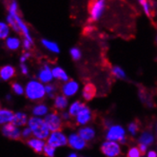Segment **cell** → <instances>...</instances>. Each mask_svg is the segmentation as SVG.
I'll use <instances>...</instances> for the list:
<instances>
[{
	"label": "cell",
	"mask_w": 157,
	"mask_h": 157,
	"mask_svg": "<svg viewBox=\"0 0 157 157\" xmlns=\"http://www.w3.org/2000/svg\"><path fill=\"white\" fill-rule=\"evenodd\" d=\"M28 124H29V128H31L33 134L36 138L44 140L49 137L50 130L43 119L39 117H32L29 119Z\"/></svg>",
	"instance_id": "1"
},
{
	"label": "cell",
	"mask_w": 157,
	"mask_h": 157,
	"mask_svg": "<svg viewBox=\"0 0 157 157\" xmlns=\"http://www.w3.org/2000/svg\"><path fill=\"white\" fill-rule=\"evenodd\" d=\"M25 92L27 97L32 101H39L44 98L46 94L45 87L39 81L32 80L27 84Z\"/></svg>",
	"instance_id": "2"
},
{
	"label": "cell",
	"mask_w": 157,
	"mask_h": 157,
	"mask_svg": "<svg viewBox=\"0 0 157 157\" xmlns=\"http://www.w3.org/2000/svg\"><path fill=\"white\" fill-rule=\"evenodd\" d=\"M107 141L121 142L125 143L126 141V132L124 128L120 125H113L108 128L106 132Z\"/></svg>",
	"instance_id": "3"
},
{
	"label": "cell",
	"mask_w": 157,
	"mask_h": 157,
	"mask_svg": "<svg viewBox=\"0 0 157 157\" xmlns=\"http://www.w3.org/2000/svg\"><path fill=\"white\" fill-rule=\"evenodd\" d=\"M105 4L106 3L103 0H96V1L90 2L88 10L90 21H97L101 17L105 10Z\"/></svg>",
	"instance_id": "4"
},
{
	"label": "cell",
	"mask_w": 157,
	"mask_h": 157,
	"mask_svg": "<svg viewBox=\"0 0 157 157\" xmlns=\"http://www.w3.org/2000/svg\"><path fill=\"white\" fill-rule=\"evenodd\" d=\"M101 151L107 157H118L121 154V147L117 142L106 141L101 145Z\"/></svg>",
	"instance_id": "5"
},
{
	"label": "cell",
	"mask_w": 157,
	"mask_h": 157,
	"mask_svg": "<svg viewBox=\"0 0 157 157\" xmlns=\"http://www.w3.org/2000/svg\"><path fill=\"white\" fill-rule=\"evenodd\" d=\"M45 123L47 124L49 130L52 132H60L62 128V118L58 115L56 112L49 113L45 117Z\"/></svg>",
	"instance_id": "6"
},
{
	"label": "cell",
	"mask_w": 157,
	"mask_h": 157,
	"mask_svg": "<svg viewBox=\"0 0 157 157\" xmlns=\"http://www.w3.org/2000/svg\"><path fill=\"white\" fill-rule=\"evenodd\" d=\"M68 144V138L62 132H54L48 138V145L53 147H64Z\"/></svg>",
	"instance_id": "7"
},
{
	"label": "cell",
	"mask_w": 157,
	"mask_h": 157,
	"mask_svg": "<svg viewBox=\"0 0 157 157\" xmlns=\"http://www.w3.org/2000/svg\"><path fill=\"white\" fill-rule=\"evenodd\" d=\"M2 133L5 136L13 140H19L20 137L22 136V132L19 131V128L16 126H14L13 123L4 125V127L2 128Z\"/></svg>",
	"instance_id": "8"
},
{
	"label": "cell",
	"mask_w": 157,
	"mask_h": 157,
	"mask_svg": "<svg viewBox=\"0 0 157 157\" xmlns=\"http://www.w3.org/2000/svg\"><path fill=\"white\" fill-rule=\"evenodd\" d=\"M68 144L70 145L71 149L76 151L84 150L87 146V142L83 140L78 133H71L68 138Z\"/></svg>",
	"instance_id": "9"
},
{
	"label": "cell",
	"mask_w": 157,
	"mask_h": 157,
	"mask_svg": "<svg viewBox=\"0 0 157 157\" xmlns=\"http://www.w3.org/2000/svg\"><path fill=\"white\" fill-rule=\"evenodd\" d=\"M92 117V113H91V110L90 109L89 107L84 106L82 108V109L78 113V114L75 117L76 120V123L80 126H84L87 125Z\"/></svg>",
	"instance_id": "10"
},
{
	"label": "cell",
	"mask_w": 157,
	"mask_h": 157,
	"mask_svg": "<svg viewBox=\"0 0 157 157\" xmlns=\"http://www.w3.org/2000/svg\"><path fill=\"white\" fill-rule=\"evenodd\" d=\"M78 90H79V85H78V83L75 80L68 81L62 86V92L66 97L67 96L70 97V96L76 94Z\"/></svg>",
	"instance_id": "11"
},
{
	"label": "cell",
	"mask_w": 157,
	"mask_h": 157,
	"mask_svg": "<svg viewBox=\"0 0 157 157\" xmlns=\"http://www.w3.org/2000/svg\"><path fill=\"white\" fill-rule=\"evenodd\" d=\"M78 134L83 140H85L87 142L92 140L95 137V131L92 127L88 126V127L81 128L78 132Z\"/></svg>",
	"instance_id": "12"
},
{
	"label": "cell",
	"mask_w": 157,
	"mask_h": 157,
	"mask_svg": "<svg viewBox=\"0 0 157 157\" xmlns=\"http://www.w3.org/2000/svg\"><path fill=\"white\" fill-rule=\"evenodd\" d=\"M96 94V87L92 83H88L84 86V89L82 90V95L86 101H90L92 98H94Z\"/></svg>",
	"instance_id": "13"
},
{
	"label": "cell",
	"mask_w": 157,
	"mask_h": 157,
	"mask_svg": "<svg viewBox=\"0 0 157 157\" xmlns=\"http://www.w3.org/2000/svg\"><path fill=\"white\" fill-rule=\"evenodd\" d=\"M38 78L42 83H50L53 76H52V71L50 69V67L48 65H45L38 73Z\"/></svg>",
	"instance_id": "14"
},
{
	"label": "cell",
	"mask_w": 157,
	"mask_h": 157,
	"mask_svg": "<svg viewBox=\"0 0 157 157\" xmlns=\"http://www.w3.org/2000/svg\"><path fill=\"white\" fill-rule=\"evenodd\" d=\"M28 145L37 153H41L42 151H44V147L46 146L44 141L38 139V138H31V139L28 140Z\"/></svg>",
	"instance_id": "15"
},
{
	"label": "cell",
	"mask_w": 157,
	"mask_h": 157,
	"mask_svg": "<svg viewBox=\"0 0 157 157\" xmlns=\"http://www.w3.org/2000/svg\"><path fill=\"white\" fill-rule=\"evenodd\" d=\"M15 75V69L10 65L4 66L0 69V77L3 80H9Z\"/></svg>",
	"instance_id": "16"
},
{
	"label": "cell",
	"mask_w": 157,
	"mask_h": 157,
	"mask_svg": "<svg viewBox=\"0 0 157 157\" xmlns=\"http://www.w3.org/2000/svg\"><path fill=\"white\" fill-rule=\"evenodd\" d=\"M52 71L53 78L57 79V80H60V81H63V82H65V83L68 82L69 76L66 73V71H64L62 68H60V67H54L52 70Z\"/></svg>",
	"instance_id": "17"
},
{
	"label": "cell",
	"mask_w": 157,
	"mask_h": 157,
	"mask_svg": "<svg viewBox=\"0 0 157 157\" xmlns=\"http://www.w3.org/2000/svg\"><path fill=\"white\" fill-rule=\"evenodd\" d=\"M154 141V137H153V134L149 132V131H146V132H143L139 138H138V142L139 144H143V145H146V146H150L153 143Z\"/></svg>",
	"instance_id": "18"
},
{
	"label": "cell",
	"mask_w": 157,
	"mask_h": 157,
	"mask_svg": "<svg viewBox=\"0 0 157 157\" xmlns=\"http://www.w3.org/2000/svg\"><path fill=\"white\" fill-rule=\"evenodd\" d=\"M13 113L10 109H0V124H9L13 122Z\"/></svg>",
	"instance_id": "19"
},
{
	"label": "cell",
	"mask_w": 157,
	"mask_h": 157,
	"mask_svg": "<svg viewBox=\"0 0 157 157\" xmlns=\"http://www.w3.org/2000/svg\"><path fill=\"white\" fill-rule=\"evenodd\" d=\"M68 106V99L65 95H57L54 99V108L56 109H64Z\"/></svg>",
	"instance_id": "20"
},
{
	"label": "cell",
	"mask_w": 157,
	"mask_h": 157,
	"mask_svg": "<svg viewBox=\"0 0 157 157\" xmlns=\"http://www.w3.org/2000/svg\"><path fill=\"white\" fill-rule=\"evenodd\" d=\"M85 105L83 104L80 101H75V102H73L71 106H70V109H69V114L71 117H76V115L78 114V113L82 109V108L84 107Z\"/></svg>",
	"instance_id": "21"
},
{
	"label": "cell",
	"mask_w": 157,
	"mask_h": 157,
	"mask_svg": "<svg viewBox=\"0 0 157 157\" xmlns=\"http://www.w3.org/2000/svg\"><path fill=\"white\" fill-rule=\"evenodd\" d=\"M14 126H25L27 123V115L23 113H17L14 114L13 122Z\"/></svg>",
	"instance_id": "22"
},
{
	"label": "cell",
	"mask_w": 157,
	"mask_h": 157,
	"mask_svg": "<svg viewBox=\"0 0 157 157\" xmlns=\"http://www.w3.org/2000/svg\"><path fill=\"white\" fill-rule=\"evenodd\" d=\"M42 44L45 48H47L49 51L52 52H55V53H58L60 51H59V47L56 43H54L52 41H50V40H47V39H42Z\"/></svg>",
	"instance_id": "23"
},
{
	"label": "cell",
	"mask_w": 157,
	"mask_h": 157,
	"mask_svg": "<svg viewBox=\"0 0 157 157\" xmlns=\"http://www.w3.org/2000/svg\"><path fill=\"white\" fill-rule=\"evenodd\" d=\"M33 113L36 116H42V115H46L48 113V107L44 105V104H39L36 105L33 109Z\"/></svg>",
	"instance_id": "24"
},
{
	"label": "cell",
	"mask_w": 157,
	"mask_h": 157,
	"mask_svg": "<svg viewBox=\"0 0 157 157\" xmlns=\"http://www.w3.org/2000/svg\"><path fill=\"white\" fill-rule=\"evenodd\" d=\"M6 46L9 50L11 51H15L19 48L20 46V41L15 37H10L6 40Z\"/></svg>",
	"instance_id": "25"
},
{
	"label": "cell",
	"mask_w": 157,
	"mask_h": 157,
	"mask_svg": "<svg viewBox=\"0 0 157 157\" xmlns=\"http://www.w3.org/2000/svg\"><path fill=\"white\" fill-rule=\"evenodd\" d=\"M9 33H10V27L3 22H0V39L7 38Z\"/></svg>",
	"instance_id": "26"
},
{
	"label": "cell",
	"mask_w": 157,
	"mask_h": 157,
	"mask_svg": "<svg viewBox=\"0 0 157 157\" xmlns=\"http://www.w3.org/2000/svg\"><path fill=\"white\" fill-rule=\"evenodd\" d=\"M112 73H113V76H115L118 79H124L126 77V73L123 71V69H121L118 66H114L112 69Z\"/></svg>",
	"instance_id": "27"
},
{
	"label": "cell",
	"mask_w": 157,
	"mask_h": 157,
	"mask_svg": "<svg viewBox=\"0 0 157 157\" xmlns=\"http://www.w3.org/2000/svg\"><path fill=\"white\" fill-rule=\"evenodd\" d=\"M128 131L132 136H135L137 134L138 131H139V125H138L137 122H132V123L128 124Z\"/></svg>",
	"instance_id": "28"
},
{
	"label": "cell",
	"mask_w": 157,
	"mask_h": 157,
	"mask_svg": "<svg viewBox=\"0 0 157 157\" xmlns=\"http://www.w3.org/2000/svg\"><path fill=\"white\" fill-rule=\"evenodd\" d=\"M139 3L141 4V6H142V8H143L144 13L150 17V16L151 15V5L150 4V2L145 1V0H142V1H139Z\"/></svg>",
	"instance_id": "29"
},
{
	"label": "cell",
	"mask_w": 157,
	"mask_h": 157,
	"mask_svg": "<svg viewBox=\"0 0 157 157\" xmlns=\"http://www.w3.org/2000/svg\"><path fill=\"white\" fill-rule=\"evenodd\" d=\"M127 157H141V152L138 147H132L128 151Z\"/></svg>",
	"instance_id": "30"
},
{
	"label": "cell",
	"mask_w": 157,
	"mask_h": 157,
	"mask_svg": "<svg viewBox=\"0 0 157 157\" xmlns=\"http://www.w3.org/2000/svg\"><path fill=\"white\" fill-rule=\"evenodd\" d=\"M11 85H12V89H13V90L14 94H18V95H21V94H24V89H23V87H22L21 85L18 84V83L13 82Z\"/></svg>",
	"instance_id": "31"
},
{
	"label": "cell",
	"mask_w": 157,
	"mask_h": 157,
	"mask_svg": "<svg viewBox=\"0 0 157 157\" xmlns=\"http://www.w3.org/2000/svg\"><path fill=\"white\" fill-rule=\"evenodd\" d=\"M44 154L47 157H54L55 154V147L50 146V145H46L44 147Z\"/></svg>",
	"instance_id": "32"
},
{
	"label": "cell",
	"mask_w": 157,
	"mask_h": 157,
	"mask_svg": "<svg viewBox=\"0 0 157 157\" xmlns=\"http://www.w3.org/2000/svg\"><path fill=\"white\" fill-rule=\"evenodd\" d=\"M70 52H71V58L73 60H79L81 58L82 54H81V52H80V50L78 48H72V49H71Z\"/></svg>",
	"instance_id": "33"
},
{
	"label": "cell",
	"mask_w": 157,
	"mask_h": 157,
	"mask_svg": "<svg viewBox=\"0 0 157 157\" xmlns=\"http://www.w3.org/2000/svg\"><path fill=\"white\" fill-rule=\"evenodd\" d=\"M8 10H9V13H10L11 15H14V14H17L18 13V6H17V3L16 2H11L10 5L8 6Z\"/></svg>",
	"instance_id": "34"
},
{
	"label": "cell",
	"mask_w": 157,
	"mask_h": 157,
	"mask_svg": "<svg viewBox=\"0 0 157 157\" xmlns=\"http://www.w3.org/2000/svg\"><path fill=\"white\" fill-rule=\"evenodd\" d=\"M45 90H46V94H48L50 95V97H53V94H54V91L56 90L55 87L53 85H47L45 87Z\"/></svg>",
	"instance_id": "35"
},
{
	"label": "cell",
	"mask_w": 157,
	"mask_h": 157,
	"mask_svg": "<svg viewBox=\"0 0 157 157\" xmlns=\"http://www.w3.org/2000/svg\"><path fill=\"white\" fill-rule=\"evenodd\" d=\"M32 133H33V132H32V131H31V128H24L23 132H22V136L25 137V138H28Z\"/></svg>",
	"instance_id": "36"
},
{
	"label": "cell",
	"mask_w": 157,
	"mask_h": 157,
	"mask_svg": "<svg viewBox=\"0 0 157 157\" xmlns=\"http://www.w3.org/2000/svg\"><path fill=\"white\" fill-rule=\"evenodd\" d=\"M32 45H33V43H31L29 40L28 39H24V41H23V46H24V48H25V50L26 51H28V50H31V47H32Z\"/></svg>",
	"instance_id": "37"
},
{
	"label": "cell",
	"mask_w": 157,
	"mask_h": 157,
	"mask_svg": "<svg viewBox=\"0 0 157 157\" xmlns=\"http://www.w3.org/2000/svg\"><path fill=\"white\" fill-rule=\"evenodd\" d=\"M147 146L143 145V144H139V147H138V149H139V151H140V152H141L142 155L145 154V152L147 151Z\"/></svg>",
	"instance_id": "38"
},
{
	"label": "cell",
	"mask_w": 157,
	"mask_h": 157,
	"mask_svg": "<svg viewBox=\"0 0 157 157\" xmlns=\"http://www.w3.org/2000/svg\"><path fill=\"white\" fill-rule=\"evenodd\" d=\"M147 157H157V152L155 151H147Z\"/></svg>",
	"instance_id": "39"
},
{
	"label": "cell",
	"mask_w": 157,
	"mask_h": 157,
	"mask_svg": "<svg viewBox=\"0 0 157 157\" xmlns=\"http://www.w3.org/2000/svg\"><path fill=\"white\" fill-rule=\"evenodd\" d=\"M21 71H22V73L23 75H27L28 73V68L25 64H21Z\"/></svg>",
	"instance_id": "40"
},
{
	"label": "cell",
	"mask_w": 157,
	"mask_h": 157,
	"mask_svg": "<svg viewBox=\"0 0 157 157\" xmlns=\"http://www.w3.org/2000/svg\"><path fill=\"white\" fill-rule=\"evenodd\" d=\"M70 114H69V113H62V115H61V118L62 119H64V120H69L70 119Z\"/></svg>",
	"instance_id": "41"
},
{
	"label": "cell",
	"mask_w": 157,
	"mask_h": 157,
	"mask_svg": "<svg viewBox=\"0 0 157 157\" xmlns=\"http://www.w3.org/2000/svg\"><path fill=\"white\" fill-rule=\"evenodd\" d=\"M68 157H78V155H77L76 153H73V152H72V153H71Z\"/></svg>",
	"instance_id": "42"
},
{
	"label": "cell",
	"mask_w": 157,
	"mask_h": 157,
	"mask_svg": "<svg viewBox=\"0 0 157 157\" xmlns=\"http://www.w3.org/2000/svg\"><path fill=\"white\" fill-rule=\"evenodd\" d=\"M156 132H157V126H156Z\"/></svg>",
	"instance_id": "43"
}]
</instances>
